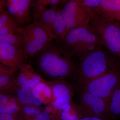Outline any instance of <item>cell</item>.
<instances>
[{
	"mask_svg": "<svg viewBox=\"0 0 120 120\" xmlns=\"http://www.w3.org/2000/svg\"><path fill=\"white\" fill-rule=\"evenodd\" d=\"M60 44L59 42L53 43L52 42L40 53L37 61L41 71L55 81L64 79L72 73L74 69L71 60L73 56Z\"/></svg>",
	"mask_w": 120,
	"mask_h": 120,
	"instance_id": "6da1fadb",
	"label": "cell"
},
{
	"mask_svg": "<svg viewBox=\"0 0 120 120\" xmlns=\"http://www.w3.org/2000/svg\"><path fill=\"white\" fill-rule=\"evenodd\" d=\"M60 43L72 56L81 59L90 52L100 47L101 40L90 26L69 30Z\"/></svg>",
	"mask_w": 120,
	"mask_h": 120,
	"instance_id": "7a4b0ae2",
	"label": "cell"
},
{
	"mask_svg": "<svg viewBox=\"0 0 120 120\" xmlns=\"http://www.w3.org/2000/svg\"><path fill=\"white\" fill-rule=\"evenodd\" d=\"M80 60L78 72L81 86L105 74L111 67L107 53L100 47L87 54Z\"/></svg>",
	"mask_w": 120,
	"mask_h": 120,
	"instance_id": "3957f363",
	"label": "cell"
},
{
	"mask_svg": "<svg viewBox=\"0 0 120 120\" xmlns=\"http://www.w3.org/2000/svg\"><path fill=\"white\" fill-rule=\"evenodd\" d=\"M90 26L102 45L112 53L120 57V23L105 19L93 11Z\"/></svg>",
	"mask_w": 120,
	"mask_h": 120,
	"instance_id": "277c9868",
	"label": "cell"
},
{
	"mask_svg": "<svg viewBox=\"0 0 120 120\" xmlns=\"http://www.w3.org/2000/svg\"><path fill=\"white\" fill-rule=\"evenodd\" d=\"M20 35L27 58L41 53L54 40L41 26L34 22L22 28Z\"/></svg>",
	"mask_w": 120,
	"mask_h": 120,
	"instance_id": "5b68a950",
	"label": "cell"
},
{
	"mask_svg": "<svg viewBox=\"0 0 120 120\" xmlns=\"http://www.w3.org/2000/svg\"><path fill=\"white\" fill-rule=\"evenodd\" d=\"M120 83V71L112 66L105 74L82 85V90L90 92L107 102Z\"/></svg>",
	"mask_w": 120,
	"mask_h": 120,
	"instance_id": "8992f818",
	"label": "cell"
},
{
	"mask_svg": "<svg viewBox=\"0 0 120 120\" xmlns=\"http://www.w3.org/2000/svg\"><path fill=\"white\" fill-rule=\"evenodd\" d=\"M61 11L68 32L74 28L90 26L93 11L83 5L80 0L67 1Z\"/></svg>",
	"mask_w": 120,
	"mask_h": 120,
	"instance_id": "52a82bcc",
	"label": "cell"
},
{
	"mask_svg": "<svg viewBox=\"0 0 120 120\" xmlns=\"http://www.w3.org/2000/svg\"><path fill=\"white\" fill-rule=\"evenodd\" d=\"M82 116L100 117L108 120L107 103L100 97L82 90L77 103Z\"/></svg>",
	"mask_w": 120,
	"mask_h": 120,
	"instance_id": "ba28073f",
	"label": "cell"
},
{
	"mask_svg": "<svg viewBox=\"0 0 120 120\" xmlns=\"http://www.w3.org/2000/svg\"><path fill=\"white\" fill-rule=\"evenodd\" d=\"M27 59L22 48L0 43L1 64L12 73L26 64Z\"/></svg>",
	"mask_w": 120,
	"mask_h": 120,
	"instance_id": "9c48e42d",
	"label": "cell"
},
{
	"mask_svg": "<svg viewBox=\"0 0 120 120\" xmlns=\"http://www.w3.org/2000/svg\"><path fill=\"white\" fill-rule=\"evenodd\" d=\"M34 2L32 0H7L6 8L19 26L28 24L32 20L30 14Z\"/></svg>",
	"mask_w": 120,
	"mask_h": 120,
	"instance_id": "30bf717a",
	"label": "cell"
},
{
	"mask_svg": "<svg viewBox=\"0 0 120 120\" xmlns=\"http://www.w3.org/2000/svg\"><path fill=\"white\" fill-rule=\"evenodd\" d=\"M51 88L52 93L51 102L56 111L60 112L64 105L72 102L73 90L64 79L55 80Z\"/></svg>",
	"mask_w": 120,
	"mask_h": 120,
	"instance_id": "8fae6325",
	"label": "cell"
},
{
	"mask_svg": "<svg viewBox=\"0 0 120 120\" xmlns=\"http://www.w3.org/2000/svg\"><path fill=\"white\" fill-rule=\"evenodd\" d=\"M19 70L20 72L15 82V84L19 87L32 89L38 83L45 82L30 64H25L20 68Z\"/></svg>",
	"mask_w": 120,
	"mask_h": 120,
	"instance_id": "7c38bea8",
	"label": "cell"
},
{
	"mask_svg": "<svg viewBox=\"0 0 120 120\" xmlns=\"http://www.w3.org/2000/svg\"><path fill=\"white\" fill-rule=\"evenodd\" d=\"M92 10L105 19L120 23V0H101L98 7Z\"/></svg>",
	"mask_w": 120,
	"mask_h": 120,
	"instance_id": "4fadbf2b",
	"label": "cell"
},
{
	"mask_svg": "<svg viewBox=\"0 0 120 120\" xmlns=\"http://www.w3.org/2000/svg\"><path fill=\"white\" fill-rule=\"evenodd\" d=\"M61 6L51 7L34 16V22L41 26L54 39H55L54 34V23L56 13Z\"/></svg>",
	"mask_w": 120,
	"mask_h": 120,
	"instance_id": "5bb4252c",
	"label": "cell"
},
{
	"mask_svg": "<svg viewBox=\"0 0 120 120\" xmlns=\"http://www.w3.org/2000/svg\"><path fill=\"white\" fill-rule=\"evenodd\" d=\"M22 105L15 96L1 93L0 113L11 115L20 114L22 111Z\"/></svg>",
	"mask_w": 120,
	"mask_h": 120,
	"instance_id": "9a60e30c",
	"label": "cell"
},
{
	"mask_svg": "<svg viewBox=\"0 0 120 120\" xmlns=\"http://www.w3.org/2000/svg\"><path fill=\"white\" fill-rule=\"evenodd\" d=\"M22 28L8 11L5 10L0 13V35L13 34L20 35Z\"/></svg>",
	"mask_w": 120,
	"mask_h": 120,
	"instance_id": "2e32d148",
	"label": "cell"
},
{
	"mask_svg": "<svg viewBox=\"0 0 120 120\" xmlns=\"http://www.w3.org/2000/svg\"><path fill=\"white\" fill-rule=\"evenodd\" d=\"M15 97L22 105L40 106L44 103L42 99L37 96L31 88L19 87L16 91Z\"/></svg>",
	"mask_w": 120,
	"mask_h": 120,
	"instance_id": "e0dca14e",
	"label": "cell"
},
{
	"mask_svg": "<svg viewBox=\"0 0 120 120\" xmlns=\"http://www.w3.org/2000/svg\"><path fill=\"white\" fill-rule=\"evenodd\" d=\"M108 120L120 116V83L112 92L107 102Z\"/></svg>",
	"mask_w": 120,
	"mask_h": 120,
	"instance_id": "ac0fdd59",
	"label": "cell"
},
{
	"mask_svg": "<svg viewBox=\"0 0 120 120\" xmlns=\"http://www.w3.org/2000/svg\"><path fill=\"white\" fill-rule=\"evenodd\" d=\"M58 112L61 120H79L82 117L78 105L72 102L64 105Z\"/></svg>",
	"mask_w": 120,
	"mask_h": 120,
	"instance_id": "d6986e66",
	"label": "cell"
},
{
	"mask_svg": "<svg viewBox=\"0 0 120 120\" xmlns=\"http://www.w3.org/2000/svg\"><path fill=\"white\" fill-rule=\"evenodd\" d=\"M61 6L56 13L53 24L54 34L55 39L61 43L68 32L67 27L62 17Z\"/></svg>",
	"mask_w": 120,
	"mask_h": 120,
	"instance_id": "ffe728a7",
	"label": "cell"
},
{
	"mask_svg": "<svg viewBox=\"0 0 120 120\" xmlns=\"http://www.w3.org/2000/svg\"><path fill=\"white\" fill-rule=\"evenodd\" d=\"M32 89L35 94L42 99L44 104L51 102L52 97V88L45 82L38 83Z\"/></svg>",
	"mask_w": 120,
	"mask_h": 120,
	"instance_id": "44dd1931",
	"label": "cell"
},
{
	"mask_svg": "<svg viewBox=\"0 0 120 120\" xmlns=\"http://www.w3.org/2000/svg\"><path fill=\"white\" fill-rule=\"evenodd\" d=\"M64 1L60 0H37L34 1L32 6L33 15H37L40 12L45 9L50 8L48 7H58V5L61 4Z\"/></svg>",
	"mask_w": 120,
	"mask_h": 120,
	"instance_id": "7402d4cb",
	"label": "cell"
},
{
	"mask_svg": "<svg viewBox=\"0 0 120 120\" xmlns=\"http://www.w3.org/2000/svg\"><path fill=\"white\" fill-rule=\"evenodd\" d=\"M0 43L22 48V38L21 35L16 34L0 35Z\"/></svg>",
	"mask_w": 120,
	"mask_h": 120,
	"instance_id": "603a6c76",
	"label": "cell"
},
{
	"mask_svg": "<svg viewBox=\"0 0 120 120\" xmlns=\"http://www.w3.org/2000/svg\"><path fill=\"white\" fill-rule=\"evenodd\" d=\"M13 74L11 71L4 67L0 65V89L1 93L7 90L11 83L10 77Z\"/></svg>",
	"mask_w": 120,
	"mask_h": 120,
	"instance_id": "cb8c5ba5",
	"label": "cell"
},
{
	"mask_svg": "<svg viewBox=\"0 0 120 120\" xmlns=\"http://www.w3.org/2000/svg\"><path fill=\"white\" fill-rule=\"evenodd\" d=\"M22 111L26 114L36 116L41 112V109L40 106L32 105H22Z\"/></svg>",
	"mask_w": 120,
	"mask_h": 120,
	"instance_id": "d4e9b609",
	"label": "cell"
},
{
	"mask_svg": "<svg viewBox=\"0 0 120 120\" xmlns=\"http://www.w3.org/2000/svg\"><path fill=\"white\" fill-rule=\"evenodd\" d=\"M101 0H80L82 4L87 8L94 10L99 6Z\"/></svg>",
	"mask_w": 120,
	"mask_h": 120,
	"instance_id": "484cf974",
	"label": "cell"
},
{
	"mask_svg": "<svg viewBox=\"0 0 120 120\" xmlns=\"http://www.w3.org/2000/svg\"><path fill=\"white\" fill-rule=\"evenodd\" d=\"M0 120H23L20 114H11L0 113Z\"/></svg>",
	"mask_w": 120,
	"mask_h": 120,
	"instance_id": "4316f807",
	"label": "cell"
},
{
	"mask_svg": "<svg viewBox=\"0 0 120 120\" xmlns=\"http://www.w3.org/2000/svg\"><path fill=\"white\" fill-rule=\"evenodd\" d=\"M35 116V119L38 120H50L49 115L45 111H41Z\"/></svg>",
	"mask_w": 120,
	"mask_h": 120,
	"instance_id": "83f0119b",
	"label": "cell"
},
{
	"mask_svg": "<svg viewBox=\"0 0 120 120\" xmlns=\"http://www.w3.org/2000/svg\"><path fill=\"white\" fill-rule=\"evenodd\" d=\"M79 120H107L105 118L100 117L91 116L82 117Z\"/></svg>",
	"mask_w": 120,
	"mask_h": 120,
	"instance_id": "f1b7e54d",
	"label": "cell"
},
{
	"mask_svg": "<svg viewBox=\"0 0 120 120\" xmlns=\"http://www.w3.org/2000/svg\"><path fill=\"white\" fill-rule=\"evenodd\" d=\"M6 8V1L0 0V13L5 11V8Z\"/></svg>",
	"mask_w": 120,
	"mask_h": 120,
	"instance_id": "f546056e",
	"label": "cell"
},
{
	"mask_svg": "<svg viewBox=\"0 0 120 120\" xmlns=\"http://www.w3.org/2000/svg\"><path fill=\"white\" fill-rule=\"evenodd\" d=\"M53 109H54L52 106L49 105L48 106H46L45 107L44 109V111L47 113H51L52 112Z\"/></svg>",
	"mask_w": 120,
	"mask_h": 120,
	"instance_id": "4dcf8cb0",
	"label": "cell"
},
{
	"mask_svg": "<svg viewBox=\"0 0 120 120\" xmlns=\"http://www.w3.org/2000/svg\"><path fill=\"white\" fill-rule=\"evenodd\" d=\"M37 120V119H35V118L34 119V120Z\"/></svg>",
	"mask_w": 120,
	"mask_h": 120,
	"instance_id": "1f68e13d",
	"label": "cell"
},
{
	"mask_svg": "<svg viewBox=\"0 0 120 120\" xmlns=\"http://www.w3.org/2000/svg\"><path fill=\"white\" fill-rule=\"evenodd\" d=\"M119 70H120V69H119Z\"/></svg>",
	"mask_w": 120,
	"mask_h": 120,
	"instance_id": "d6a6232c",
	"label": "cell"
}]
</instances>
